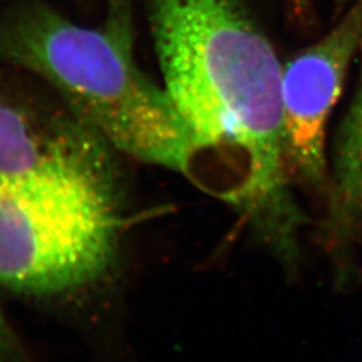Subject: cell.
<instances>
[{"mask_svg": "<svg viewBox=\"0 0 362 362\" xmlns=\"http://www.w3.org/2000/svg\"><path fill=\"white\" fill-rule=\"evenodd\" d=\"M109 148L58 94L0 82V177L59 172Z\"/></svg>", "mask_w": 362, "mask_h": 362, "instance_id": "obj_5", "label": "cell"}, {"mask_svg": "<svg viewBox=\"0 0 362 362\" xmlns=\"http://www.w3.org/2000/svg\"><path fill=\"white\" fill-rule=\"evenodd\" d=\"M116 149L59 172L0 177V284L52 296L91 284L116 257L124 189Z\"/></svg>", "mask_w": 362, "mask_h": 362, "instance_id": "obj_3", "label": "cell"}, {"mask_svg": "<svg viewBox=\"0 0 362 362\" xmlns=\"http://www.w3.org/2000/svg\"><path fill=\"white\" fill-rule=\"evenodd\" d=\"M133 0H107L86 27L39 0L0 16V61L45 81L118 153L187 177L191 130L164 88L136 58Z\"/></svg>", "mask_w": 362, "mask_h": 362, "instance_id": "obj_2", "label": "cell"}, {"mask_svg": "<svg viewBox=\"0 0 362 362\" xmlns=\"http://www.w3.org/2000/svg\"><path fill=\"white\" fill-rule=\"evenodd\" d=\"M163 85L191 130L187 179L246 220L276 258L306 216L287 161L284 66L245 0H144Z\"/></svg>", "mask_w": 362, "mask_h": 362, "instance_id": "obj_1", "label": "cell"}, {"mask_svg": "<svg viewBox=\"0 0 362 362\" xmlns=\"http://www.w3.org/2000/svg\"><path fill=\"white\" fill-rule=\"evenodd\" d=\"M333 163L330 224L337 240L348 245L362 226V66L358 90L337 132Z\"/></svg>", "mask_w": 362, "mask_h": 362, "instance_id": "obj_6", "label": "cell"}, {"mask_svg": "<svg viewBox=\"0 0 362 362\" xmlns=\"http://www.w3.org/2000/svg\"><path fill=\"white\" fill-rule=\"evenodd\" d=\"M7 351H8V336H7L6 325L0 315V362H6Z\"/></svg>", "mask_w": 362, "mask_h": 362, "instance_id": "obj_8", "label": "cell"}, {"mask_svg": "<svg viewBox=\"0 0 362 362\" xmlns=\"http://www.w3.org/2000/svg\"><path fill=\"white\" fill-rule=\"evenodd\" d=\"M354 1V4H361L362 6V0H353Z\"/></svg>", "mask_w": 362, "mask_h": 362, "instance_id": "obj_9", "label": "cell"}, {"mask_svg": "<svg viewBox=\"0 0 362 362\" xmlns=\"http://www.w3.org/2000/svg\"><path fill=\"white\" fill-rule=\"evenodd\" d=\"M362 45V6L353 4L333 30L284 66L286 152L294 182L326 187V130Z\"/></svg>", "mask_w": 362, "mask_h": 362, "instance_id": "obj_4", "label": "cell"}, {"mask_svg": "<svg viewBox=\"0 0 362 362\" xmlns=\"http://www.w3.org/2000/svg\"><path fill=\"white\" fill-rule=\"evenodd\" d=\"M285 6L293 18H305L313 11L311 0H285Z\"/></svg>", "mask_w": 362, "mask_h": 362, "instance_id": "obj_7", "label": "cell"}]
</instances>
